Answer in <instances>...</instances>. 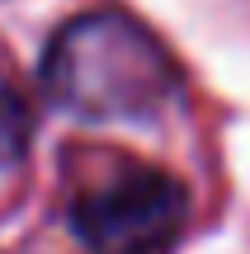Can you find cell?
Returning <instances> with one entry per match:
<instances>
[{
	"instance_id": "3",
	"label": "cell",
	"mask_w": 250,
	"mask_h": 254,
	"mask_svg": "<svg viewBox=\"0 0 250 254\" xmlns=\"http://www.w3.org/2000/svg\"><path fill=\"white\" fill-rule=\"evenodd\" d=\"M28 141H33V109H28L24 90L0 71V170L24 160Z\"/></svg>"
},
{
	"instance_id": "1",
	"label": "cell",
	"mask_w": 250,
	"mask_h": 254,
	"mask_svg": "<svg viewBox=\"0 0 250 254\" xmlns=\"http://www.w3.org/2000/svg\"><path fill=\"white\" fill-rule=\"evenodd\" d=\"M38 85L47 104L85 123H142L179 94L170 47L123 9H90L52 33Z\"/></svg>"
},
{
	"instance_id": "2",
	"label": "cell",
	"mask_w": 250,
	"mask_h": 254,
	"mask_svg": "<svg viewBox=\"0 0 250 254\" xmlns=\"http://www.w3.org/2000/svg\"><path fill=\"white\" fill-rule=\"evenodd\" d=\"M66 221L85 254H166L184 236L189 189L170 170L123 160L104 179L76 189Z\"/></svg>"
}]
</instances>
